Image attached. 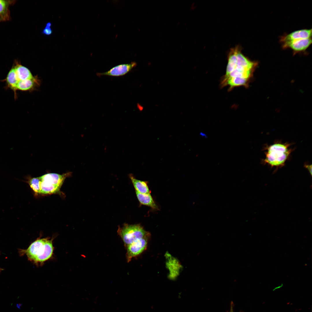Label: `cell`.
<instances>
[{
  "mask_svg": "<svg viewBox=\"0 0 312 312\" xmlns=\"http://www.w3.org/2000/svg\"><path fill=\"white\" fill-rule=\"evenodd\" d=\"M135 191L142 194H150V190L147 184V182L138 180L134 177L132 174L129 175Z\"/></svg>",
  "mask_w": 312,
  "mask_h": 312,
  "instance_id": "cell-12",
  "label": "cell"
},
{
  "mask_svg": "<svg viewBox=\"0 0 312 312\" xmlns=\"http://www.w3.org/2000/svg\"><path fill=\"white\" fill-rule=\"evenodd\" d=\"M258 65L257 61L244 55L239 46L231 48L228 55L225 74L220 81L221 87L227 86L229 91L239 86L248 88Z\"/></svg>",
  "mask_w": 312,
  "mask_h": 312,
  "instance_id": "cell-1",
  "label": "cell"
},
{
  "mask_svg": "<svg viewBox=\"0 0 312 312\" xmlns=\"http://www.w3.org/2000/svg\"><path fill=\"white\" fill-rule=\"evenodd\" d=\"M71 172L62 174L48 173L39 177L40 195H42L61 194L60 188L66 179L71 175Z\"/></svg>",
  "mask_w": 312,
  "mask_h": 312,
  "instance_id": "cell-4",
  "label": "cell"
},
{
  "mask_svg": "<svg viewBox=\"0 0 312 312\" xmlns=\"http://www.w3.org/2000/svg\"><path fill=\"white\" fill-rule=\"evenodd\" d=\"M291 144L278 141L266 147V151L263 164L277 168L284 166L293 151L289 148Z\"/></svg>",
  "mask_w": 312,
  "mask_h": 312,
  "instance_id": "cell-3",
  "label": "cell"
},
{
  "mask_svg": "<svg viewBox=\"0 0 312 312\" xmlns=\"http://www.w3.org/2000/svg\"><path fill=\"white\" fill-rule=\"evenodd\" d=\"M41 81L36 75L33 77L19 81L16 85V91L32 92L40 86Z\"/></svg>",
  "mask_w": 312,
  "mask_h": 312,
  "instance_id": "cell-11",
  "label": "cell"
},
{
  "mask_svg": "<svg viewBox=\"0 0 312 312\" xmlns=\"http://www.w3.org/2000/svg\"><path fill=\"white\" fill-rule=\"evenodd\" d=\"M53 238H38L26 249H21V255H25L28 259L37 265H41L51 259L53 255Z\"/></svg>",
  "mask_w": 312,
  "mask_h": 312,
  "instance_id": "cell-2",
  "label": "cell"
},
{
  "mask_svg": "<svg viewBox=\"0 0 312 312\" xmlns=\"http://www.w3.org/2000/svg\"><path fill=\"white\" fill-rule=\"evenodd\" d=\"M135 192L138 199L141 205L148 206L154 209H158L151 194H142L136 191Z\"/></svg>",
  "mask_w": 312,
  "mask_h": 312,
  "instance_id": "cell-13",
  "label": "cell"
},
{
  "mask_svg": "<svg viewBox=\"0 0 312 312\" xmlns=\"http://www.w3.org/2000/svg\"><path fill=\"white\" fill-rule=\"evenodd\" d=\"M233 307L234 303L233 301H231V303L230 305V312H234L233 311ZM240 312H243L242 311H240Z\"/></svg>",
  "mask_w": 312,
  "mask_h": 312,
  "instance_id": "cell-18",
  "label": "cell"
},
{
  "mask_svg": "<svg viewBox=\"0 0 312 312\" xmlns=\"http://www.w3.org/2000/svg\"><path fill=\"white\" fill-rule=\"evenodd\" d=\"M1 21H2V20H1V18L0 17V22Z\"/></svg>",
  "mask_w": 312,
  "mask_h": 312,
  "instance_id": "cell-22",
  "label": "cell"
},
{
  "mask_svg": "<svg viewBox=\"0 0 312 312\" xmlns=\"http://www.w3.org/2000/svg\"><path fill=\"white\" fill-rule=\"evenodd\" d=\"M13 0H0V17L2 21L10 20V12L9 7L14 3Z\"/></svg>",
  "mask_w": 312,
  "mask_h": 312,
  "instance_id": "cell-14",
  "label": "cell"
},
{
  "mask_svg": "<svg viewBox=\"0 0 312 312\" xmlns=\"http://www.w3.org/2000/svg\"><path fill=\"white\" fill-rule=\"evenodd\" d=\"M312 43V38L299 39L282 44L283 49H290L295 55L306 51Z\"/></svg>",
  "mask_w": 312,
  "mask_h": 312,
  "instance_id": "cell-8",
  "label": "cell"
},
{
  "mask_svg": "<svg viewBox=\"0 0 312 312\" xmlns=\"http://www.w3.org/2000/svg\"><path fill=\"white\" fill-rule=\"evenodd\" d=\"M135 62L120 64L112 68L109 70L102 73H97L98 76L107 75L118 77L124 75L128 73L136 65Z\"/></svg>",
  "mask_w": 312,
  "mask_h": 312,
  "instance_id": "cell-9",
  "label": "cell"
},
{
  "mask_svg": "<svg viewBox=\"0 0 312 312\" xmlns=\"http://www.w3.org/2000/svg\"><path fill=\"white\" fill-rule=\"evenodd\" d=\"M304 167L307 169L308 171L310 174L311 176L312 175V165H309L305 164L304 165Z\"/></svg>",
  "mask_w": 312,
  "mask_h": 312,
  "instance_id": "cell-17",
  "label": "cell"
},
{
  "mask_svg": "<svg viewBox=\"0 0 312 312\" xmlns=\"http://www.w3.org/2000/svg\"><path fill=\"white\" fill-rule=\"evenodd\" d=\"M22 305V304L18 303L16 304V307L19 309H20Z\"/></svg>",
  "mask_w": 312,
  "mask_h": 312,
  "instance_id": "cell-20",
  "label": "cell"
},
{
  "mask_svg": "<svg viewBox=\"0 0 312 312\" xmlns=\"http://www.w3.org/2000/svg\"><path fill=\"white\" fill-rule=\"evenodd\" d=\"M52 24L50 22L47 23L44 28L42 30V33L46 36H50L52 33L53 31L51 28Z\"/></svg>",
  "mask_w": 312,
  "mask_h": 312,
  "instance_id": "cell-16",
  "label": "cell"
},
{
  "mask_svg": "<svg viewBox=\"0 0 312 312\" xmlns=\"http://www.w3.org/2000/svg\"><path fill=\"white\" fill-rule=\"evenodd\" d=\"M312 29H304L297 30L282 36L280 42L283 43L301 39L312 38Z\"/></svg>",
  "mask_w": 312,
  "mask_h": 312,
  "instance_id": "cell-10",
  "label": "cell"
},
{
  "mask_svg": "<svg viewBox=\"0 0 312 312\" xmlns=\"http://www.w3.org/2000/svg\"><path fill=\"white\" fill-rule=\"evenodd\" d=\"M148 236L137 240L127 246L126 257L128 262L131 259L140 254L146 248Z\"/></svg>",
  "mask_w": 312,
  "mask_h": 312,
  "instance_id": "cell-7",
  "label": "cell"
},
{
  "mask_svg": "<svg viewBox=\"0 0 312 312\" xmlns=\"http://www.w3.org/2000/svg\"><path fill=\"white\" fill-rule=\"evenodd\" d=\"M200 136H202V137H203V138H206L207 137V135H206V134H205V133H202V132H200Z\"/></svg>",
  "mask_w": 312,
  "mask_h": 312,
  "instance_id": "cell-19",
  "label": "cell"
},
{
  "mask_svg": "<svg viewBox=\"0 0 312 312\" xmlns=\"http://www.w3.org/2000/svg\"><path fill=\"white\" fill-rule=\"evenodd\" d=\"M33 77L28 68L16 60L8 73L6 80L10 89L13 91L14 94L16 95L17 94L16 87L18 82L22 80L31 78Z\"/></svg>",
  "mask_w": 312,
  "mask_h": 312,
  "instance_id": "cell-6",
  "label": "cell"
},
{
  "mask_svg": "<svg viewBox=\"0 0 312 312\" xmlns=\"http://www.w3.org/2000/svg\"><path fill=\"white\" fill-rule=\"evenodd\" d=\"M3 269L2 268H0V272Z\"/></svg>",
  "mask_w": 312,
  "mask_h": 312,
  "instance_id": "cell-21",
  "label": "cell"
},
{
  "mask_svg": "<svg viewBox=\"0 0 312 312\" xmlns=\"http://www.w3.org/2000/svg\"><path fill=\"white\" fill-rule=\"evenodd\" d=\"M27 183L34 193L35 196L40 195V179L39 177H31L30 176L26 177Z\"/></svg>",
  "mask_w": 312,
  "mask_h": 312,
  "instance_id": "cell-15",
  "label": "cell"
},
{
  "mask_svg": "<svg viewBox=\"0 0 312 312\" xmlns=\"http://www.w3.org/2000/svg\"><path fill=\"white\" fill-rule=\"evenodd\" d=\"M117 232L125 247L137 240L148 236L149 234L139 224L127 223L124 224L121 227L118 226Z\"/></svg>",
  "mask_w": 312,
  "mask_h": 312,
  "instance_id": "cell-5",
  "label": "cell"
}]
</instances>
